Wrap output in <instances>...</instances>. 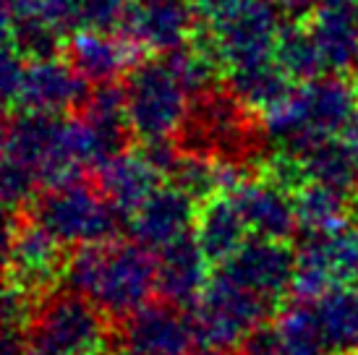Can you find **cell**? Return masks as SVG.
Segmentation results:
<instances>
[{"label": "cell", "mask_w": 358, "mask_h": 355, "mask_svg": "<svg viewBox=\"0 0 358 355\" xmlns=\"http://www.w3.org/2000/svg\"><path fill=\"white\" fill-rule=\"evenodd\" d=\"M69 290L90 298L120 321L157 293V256L139 240H105L79 246L66 261Z\"/></svg>", "instance_id": "1"}, {"label": "cell", "mask_w": 358, "mask_h": 355, "mask_svg": "<svg viewBox=\"0 0 358 355\" xmlns=\"http://www.w3.org/2000/svg\"><path fill=\"white\" fill-rule=\"evenodd\" d=\"M358 113V87L340 73L301 81L262 113V133L278 152L303 157L329 138H340Z\"/></svg>", "instance_id": "2"}, {"label": "cell", "mask_w": 358, "mask_h": 355, "mask_svg": "<svg viewBox=\"0 0 358 355\" xmlns=\"http://www.w3.org/2000/svg\"><path fill=\"white\" fill-rule=\"evenodd\" d=\"M115 321L79 293L48 296L27 329V355H113Z\"/></svg>", "instance_id": "3"}, {"label": "cell", "mask_w": 358, "mask_h": 355, "mask_svg": "<svg viewBox=\"0 0 358 355\" xmlns=\"http://www.w3.org/2000/svg\"><path fill=\"white\" fill-rule=\"evenodd\" d=\"M259 129L251 123V108L233 92L212 87L194 97L189 118L178 138L186 152L204 154L228 165H246L262 144Z\"/></svg>", "instance_id": "4"}, {"label": "cell", "mask_w": 358, "mask_h": 355, "mask_svg": "<svg viewBox=\"0 0 358 355\" xmlns=\"http://www.w3.org/2000/svg\"><path fill=\"white\" fill-rule=\"evenodd\" d=\"M29 219L58 238L63 246H90L113 240L123 215L105 198L100 188H92L76 178L45 188L31 201Z\"/></svg>", "instance_id": "5"}, {"label": "cell", "mask_w": 358, "mask_h": 355, "mask_svg": "<svg viewBox=\"0 0 358 355\" xmlns=\"http://www.w3.org/2000/svg\"><path fill=\"white\" fill-rule=\"evenodd\" d=\"M126 108L131 133L141 144H157L178 136L189 118V92L165 60L136 63L126 76Z\"/></svg>", "instance_id": "6"}, {"label": "cell", "mask_w": 358, "mask_h": 355, "mask_svg": "<svg viewBox=\"0 0 358 355\" xmlns=\"http://www.w3.org/2000/svg\"><path fill=\"white\" fill-rule=\"evenodd\" d=\"M358 282V222L345 219L327 230H303L296 246L293 293L319 300L332 290Z\"/></svg>", "instance_id": "7"}, {"label": "cell", "mask_w": 358, "mask_h": 355, "mask_svg": "<svg viewBox=\"0 0 358 355\" xmlns=\"http://www.w3.org/2000/svg\"><path fill=\"white\" fill-rule=\"evenodd\" d=\"M275 303L249 287L233 282L222 272L209 277L199 303L194 306V324L199 345L233 350L259 324L269 321Z\"/></svg>", "instance_id": "8"}, {"label": "cell", "mask_w": 358, "mask_h": 355, "mask_svg": "<svg viewBox=\"0 0 358 355\" xmlns=\"http://www.w3.org/2000/svg\"><path fill=\"white\" fill-rule=\"evenodd\" d=\"M275 0H249L207 19V37L228 71L275 58L282 21Z\"/></svg>", "instance_id": "9"}, {"label": "cell", "mask_w": 358, "mask_h": 355, "mask_svg": "<svg viewBox=\"0 0 358 355\" xmlns=\"http://www.w3.org/2000/svg\"><path fill=\"white\" fill-rule=\"evenodd\" d=\"M196 345L194 316L168 300L144 303L115 321L113 355H191Z\"/></svg>", "instance_id": "10"}, {"label": "cell", "mask_w": 358, "mask_h": 355, "mask_svg": "<svg viewBox=\"0 0 358 355\" xmlns=\"http://www.w3.org/2000/svg\"><path fill=\"white\" fill-rule=\"evenodd\" d=\"M58 238H52L34 219L29 222H8L6 236V269L8 282L45 298V293L58 282L66 272V261Z\"/></svg>", "instance_id": "11"}, {"label": "cell", "mask_w": 358, "mask_h": 355, "mask_svg": "<svg viewBox=\"0 0 358 355\" xmlns=\"http://www.w3.org/2000/svg\"><path fill=\"white\" fill-rule=\"evenodd\" d=\"M217 272L278 303L288 290H293L296 251H290L285 240L251 236L233 256L220 264Z\"/></svg>", "instance_id": "12"}, {"label": "cell", "mask_w": 358, "mask_h": 355, "mask_svg": "<svg viewBox=\"0 0 358 355\" xmlns=\"http://www.w3.org/2000/svg\"><path fill=\"white\" fill-rule=\"evenodd\" d=\"M87 97H90V81L69 60H55V55L29 58L16 102L10 108L63 115L66 110L84 105Z\"/></svg>", "instance_id": "13"}, {"label": "cell", "mask_w": 358, "mask_h": 355, "mask_svg": "<svg viewBox=\"0 0 358 355\" xmlns=\"http://www.w3.org/2000/svg\"><path fill=\"white\" fill-rule=\"evenodd\" d=\"M230 196L236 198L251 236L288 240L293 230L299 227L293 191L272 175L243 178L238 186L230 191Z\"/></svg>", "instance_id": "14"}, {"label": "cell", "mask_w": 358, "mask_h": 355, "mask_svg": "<svg viewBox=\"0 0 358 355\" xmlns=\"http://www.w3.org/2000/svg\"><path fill=\"white\" fill-rule=\"evenodd\" d=\"M120 27L139 50L173 52L189 42L194 31V10L189 0H136L129 6Z\"/></svg>", "instance_id": "15"}, {"label": "cell", "mask_w": 358, "mask_h": 355, "mask_svg": "<svg viewBox=\"0 0 358 355\" xmlns=\"http://www.w3.org/2000/svg\"><path fill=\"white\" fill-rule=\"evenodd\" d=\"M196 198L189 196L183 188L159 186L134 215H131V233L134 240L152 251H162L170 243L191 236L196 225Z\"/></svg>", "instance_id": "16"}, {"label": "cell", "mask_w": 358, "mask_h": 355, "mask_svg": "<svg viewBox=\"0 0 358 355\" xmlns=\"http://www.w3.org/2000/svg\"><path fill=\"white\" fill-rule=\"evenodd\" d=\"M162 175L147 149H120L97 168V188L123 217H131L157 191Z\"/></svg>", "instance_id": "17"}, {"label": "cell", "mask_w": 358, "mask_h": 355, "mask_svg": "<svg viewBox=\"0 0 358 355\" xmlns=\"http://www.w3.org/2000/svg\"><path fill=\"white\" fill-rule=\"evenodd\" d=\"M324 68L345 76L358 68V3L356 0H319L308 13Z\"/></svg>", "instance_id": "18"}, {"label": "cell", "mask_w": 358, "mask_h": 355, "mask_svg": "<svg viewBox=\"0 0 358 355\" xmlns=\"http://www.w3.org/2000/svg\"><path fill=\"white\" fill-rule=\"evenodd\" d=\"M139 48L126 34L105 29H76L66 42V60L90 84H110L129 73L136 63Z\"/></svg>", "instance_id": "19"}, {"label": "cell", "mask_w": 358, "mask_h": 355, "mask_svg": "<svg viewBox=\"0 0 358 355\" xmlns=\"http://www.w3.org/2000/svg\"><path fill=\"white\" fill-rule=\"evenodd\" d=\"M157 296L173 306L194 308L209 282V259L194 236L157 251Z\"/></svg>", "instance_id": "20"}, {"label": "cell", "mask_w": 358, "mask_h": 355, "mask_svg": "<svg viewBox=\"0 0 358 355\" xmlns=\"http://www.w3.org/2000/svg\"><path fill=\"white\" fill-rule=\"evenodd\" d=\"M246 233H249V225L241 215L236 198L230 194H217L204 201V207L199 209L194 238L209 261L222 264L249 240Z\"/></svg>", "instance_id": "21"}, {"label": "cell", "mask_w": 358, "mask_h": 355, "mask_svg": "<svg viewBox=\"0 0 358 355\" xmlns=\"http://www.w3.org/2000/svg\"><path fill=\"white\" fill-rule=\"evenodd\" d=\"M81 118L87 120V126L100 136V141L110 152V157H113L115 152L123 149V144H126V138L131 133L126 89L118 87L115 81L94 84L87 102L81 105Z\"/></svg>", "instance_id": "22"}, {"label": "cell", "mask_w": 358, "mask_h": 355, "mask_svg": "<svg viewBox=\"0 0 358 355\" xmlns=\"http://www.w3.org/2000/svg\"><path fill=\"white\" fill-rule=\"evenodd\" d=\"M230 92L254 110L272 108L290 92V76L275 58L230 71Z\"/></svg>", "instance_id": "23"}, {"label": "cell", "mask_w": 358, "mask_h": 355, "mask_svg": "<svg viewBox=\"0 0 358 355\" xmlns=\"http://www.w3.org/2000/svg\"><path fill=\"white\" fill-rule=\"evenodd\" d=\"M329 350H358V290L353 285L311 300Z\"/></svg>", "instance_id": "24"}, {"label": "cell", "mask_w": 358, "mask_h": 355, "mask_svg": "<svg viewBox=\"0 0 358 355\" xmlns=\"http://www.w3.org/2000/svg\"><path fill=\"white\" fill-rule=\"evenodd\" d=\"M296 212H299V225L303 230H327L348 219L350 209V191L306 180L296 188Z\"/></svg>", "instance_id": "25"}, {"label": "cell", "mask_w": 358, "mask_h": 355, "mask_svg": "<svg viewBox=\"0 0 358 355\" xmlns=\"http://www.w3.org/2000/svg\"><path fill=\"white\" fill-rule=\"evenodd\" d=\"M280 332V355H327L329 345L311 300H293L275 319Z\"/></svg>", "instance_id": "26"}, {"label": "cell", "mask_w": 358, "mask_h": 355, "mask_svg": "<svg viewBox=\"0 0 358 355\" xmlns=\"http://www.w3.org/2000/svg\"><path fill=\"white\" fill-rule=\"evenodd\" d=\"M165 63H168L170 71L176 73V79L183 84V89L189 92L191 97H196V94L215 87L217 71L222 68V60H220L217 50L209 42L207 34H201L196 40H189L178 50L168 52Z\"/></svg>", "instance_id": "27"}, {"label": "cell", "mask_w": 358, "mask_h": 355, "mask_svg": "<svg viewBox=\"0 0 358 355\" xmlns=\"http://www.w3.org/2000/svg\"><path fill=\"white\" fill-rule=\"evenodd\" d=\"M301 165H303L306 180L327 183V186L343 188L350 194L358 191V159L350 154L343 138H329L324 144L314 147L301 157Z\"/></svg>", "instance_id": "28"}, {"label": "cell", "mask_w": 358, "mask_h": 355, "mask_svg": "<svg viewBox=\"0 0 358 355\" xmlns=\"http://www.w3.org/2000/svg\"><path fill=\"white\" fill-rule=\"evenodd\" d=\"M275 60L282 66V71L288 73L290 79L296 81H311L327 73L322 52H319L317 42H314V34H311L308 27H301V24L282 27L278 50H275Z\"/></svg>", "instance_id": "29"}, {"label": "cell", "mask_w": 358, "mask_h": 355, "mask_svg": "<svg viewBox=\"0 0 358 355\" xmlns=\"http://www.w3.org/2000/svg\"><path fill=\"white\" fill-rule=\"evenodd\" d=\"M170 178L178 188H183L196 201H209L222 191V165L217 159L186 152L180 154L176 168L170 170Z\"/></svg>", "instance_id": "30"}, {"label": "cell", "mask_w": 358, "mask_h": 355, "mask_svg": "<svg viewBox=\"0 0 358 355\" xmlns=\"http://www.w3.org/2000/svg\"><path fill=\"white\" fill-rule=\"evenodd\" d=\"M27 63L29 58L19 52V50L6 42V50H3V63H0V84H3V97H6V105H13L16 102V94L21 89V81H24V71H27Z\"/></svg>", "instance_id": "31"}, {"label": "cell", "mask_w": 358, "mask_h": 355, "mask_svg": "<svg viewBox=\"0 0 358 355\" xmlns=\"http://www.w3.org/2000/svg\"><path fill=\"white\" fill-rule=\"evenodd\" d=\"M196 3H199L201 19L207 21V19H212V16L222 13V10L236 8V6H241V3H249V0H196Z\"/></svg>", "instance_id": "32"}, {"label": "cell", "mask_w": 358, "mask_h": 355, "mask_svg": "<svg viewBox=\"0 0 358 355\" xmlns=\"http://www.w3.org/2000/svg\"><path fill=\"white\" fill-rule=\"evenodd\" d=\"M275 3L288 13H311L319 0H275Z\"/></svg>", "instance_id": "33"}, {"label": "cell", "mask_w": 358, "mask_h": 355, "mask_svg": "<svg viewBox=\"0 0 358 355\" xmlns=\"http://www.w3.org/2000/svg\"><path fill=\"white\" fill-rule=\"evenodd\" d=\"M340 138H343V144L350 149V154L358 159V113H356V118L348 123V129L343 131V136Z\"/></svg>", "instance_id": "34"}, {"label": "cell", "mask_w": 358, "mask_h": 355, "mask_svg": "<svg viewBox=\"0 0 358 355\" xmlns=\"http://www.w3.org/2000/svg\"><path fill=\"white\" fill-rule=\"evenodd\" d=\"M191 355H238V350L233 353V350H225V347H204L199 353H191Z\"/></svg>", "instance_id": "35"}, {"label": "cell", "mask_w": 358, "mask_h": 355, "mask_svg": "<svg viewBox=\"0 0 358 355\" xmlns=\"http://www.w3.org/2000/svg\"><path fill=\"white\" fill-rule=\"evenodd\" d=\"M335 355H358V350H335Z\"/></svg>", "instance_id": "36"}, {"label": "cell", "mask_w": 358, "mask_h": 355, "mask_svg": "<svg viewBox=\"0 0 358 355\" xmlns=\"http://www.w3.org/2000/svg\"><path fill=\"white\" fill-rule=\"evenodd\" d=\"M356 3H358V0H356Z\"/></svg>", "instance_id": "37"}]
</instances>
